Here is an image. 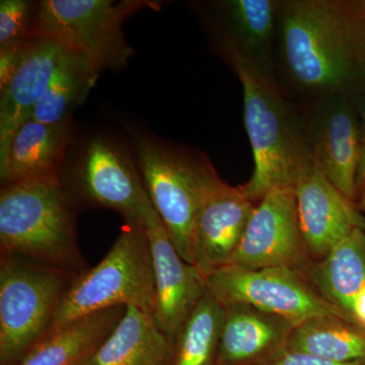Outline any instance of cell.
<instances>
[{"label":"cell","instance_id":"6da1fadb","mask_svg":"<svg viewBox=\"0 0 365 365\" xmlns=\"http://www.w3.org/2000/svg\"><path fill=\"white\" fill-rule=\"evenodd\" d=\"M275 81L297 108L365 90V14L359 0H281Z\"/></svg>","mask_w":365,"mask_h":365},{"label":"cell","instance_id":"7a4b0ae2","mask_svg":"<svg viewBox=\"0 0 365 365\" xmlns=\"http://www.w3.org/2000/svg\"><path fill=\"white\" fill-rule=\"evenodd\" d=\"M230 66L242 83L245 127L254 157L253 175L241 187L258 204L271 190L294 186L313 158L302 110L276 83L242 64Z\"/></svg>","mask_w":365,"mask_h":365},{"label":"cell","instance_id":"3957f363","mask_svg":"<svg viewBox=\"0 0 365 365\" xmlns=\"http://www.w3.org/2000/svg\"><path fill=\"white\" fill-rule=\"evenodd\" d=\"M1 255H16L81 274L73 204L62 179L4 185L0 193Z\"/></svg>","mask_w":365,"mask_h":365},{"label":"cell","instance_id":"277c9868","mask_svg":"<svg viewBox=\"0 0 365 365\" xmlns=\"http://www.w3.org/2000/svg\"><path fill=\"white\" fill-rule=\"evenodd\" d=\"M137 165L151 204L177 251L193 264L192 235L208 194L223 180L199 151L168 148L150 137L134 139Z\"/></svg>","mask_w":365,"mask_h":365},{"label":"cell","instance_id":"5b68a950","mask_svg":"<svg viewBox=\"0 0 365 365\" xmlns=\"http://www.w3.org/2000/svg\"><path fill=\"white\" fill-rule=\"evenodd\" d=\"M125 223L105 258L74 280L49 332L111 307H134L153 316L155 276L144 222Z\"/></svg>","mask_w":365,"mask_h":365},{"label":"cell","instance_id":"8992f818","mask_svg":"<svg viewBox=\"0 0 365 365\" xmlns=\"http://www.w3.org/2000/svg\"><path fill=\"white\" fill-rule=\"evenodd\" d=\"M79 274L16 255L0 262V365H16L47 335Z\"/></svg>","mask_w":365,"mask_h":365},{"label":"cell","instance_id":"52a82bcc","mask_svg":"<svg viewBox=\"0 0 365 365\" xmlns=\"http://www.w3.org/2000/svg\"><path fill=\"white\" fill-rule=\"evenodd\" d=\"M150 0H44L38 4L31 40L47 41L85 55L100 69L121 71L134 54L122 26L140 9H160Z\"/></svg>","mask_w":365,"mask_h":365},{"label":"cell","instance_id":"ba28073f","mask_svg":"<svg viewBox=\"0 0 365 365\" xmlns=\"http://www.w3.org/2000/svg\"><path fill=\"white\" fill-rule=\"evenodd\" d=\"M206 287L222 306L237 302L251 304L282 317L295 325L316 317L332 316L348 319L338 307L323 299L302 273L294 269L249 270L227 265L209 274Z\"/></svg>","mask_w":365,"mask_h":365},{"label":"cell","instance_id":"9c48e42d","mask_svg":"<svg viewBox=\"0 0 365 365\" xmlns=\"http://www.w3.org/2000/svg\"><path fill=\"white\" fill-rule=\"evenodd\" d=\"M72 189L83 202L117 211L125 222L143 223L153 206L138 165L121 145L105 137L86 144L74 168Z\"/></svg>","mask_w":365,"mask_h":365},{"label":"cell","instance_id":"30bf717a","mask_svg":"<svg viewBox=\"0 0 365 365\" xmlns=\"http://www.w3.org/2000/svg\"><path fill=\"white\" fill-rule=\"evenodd\" d=\"M312 258L297 213L294 186L271 190L257 204L228 265L249 270L285 267L304 274Z\"/></svg>","mask_w":365,"mask_h":365},{"label":"cell","instance_id":"8fae6325","mask_svg":"<svg viewBox=\"0 0 365 365\" xmlns=\"http://www.w3.org/2000/svg\"><path fill=\"white\" fill-rule=\"evenodd\" d=\"M279 6L280 0H223L209 4V28L230 66L242 64L276 83L274 57Z\"/></svg>","mask_w":365,"mask_h":365},{"label":"cell","instance_id":"7c38bea8","mask_svg":"<svg viewBox=\"0 0 365 365\" xmlns=\"http://www.w3.org/2000/svg\"><path fill=\"white\" fill-rule=\"evenodd\" d=\"M300 110L314 163L346 197L356 202L362 126L352 98L336 96Z\"/></svg>","mask_w":365,"mask_h":365},{"label":"cell","instance_id":"4fadbf2b","mask_svg":"<svg viewBox=\"0 0 365 365\" xmlns=\"http://www.w3.org/2000/svg\"><path fill=\"white\" fill-rule=\"evenodd\" d=\"M155 276L153 318L175 344L186 319L207 290L206 278L182 258L153 206L144 215Z\"/></svg>","mask_w":365,"mask_h":365},{"label":"cell","instance_id":"5bb4252c","mask_svg":"<svg viewBox=\"0 0 365 365\" xmlns=\"http://www.w3.org/2000/svg\"><path fill=\"white\" fill-rule=\"evenodd\" d=\"M302 235L312 260L324 258L356 228L365 230V217L356 202L346 197L314 160L294 184Z\"/></svg>","mask_w":365,"mask_h":365},{"label":"cell","instance_id":"9a60e30c","mask_svg":"<svg viewBox=\"0 0 365 365\" xmlns=\"http://www.w3.org/2000/svg\"><path fill=\"white\" fill-rule=\"evenodd\" d=\"M256 206L241 185L232 187L225 181L206 197L192 235L193 265L204 277L230 263Z\"/></svg>","mask_w":365,"mask_h":365},{"label":"cell","instance_id":"2e32d148","mask_svg":"<svg viewBox=\"0 0 365 365\" xmlns=\"http://www.w3.org/2000/svg\"><path fill=\"white\" fill-rule=\"evenodd\" d=\"M67 50L47 41H31L6 79L0 81V153L14 132L32 119Z\"/></svg>","mask_w":365,"mask_h":365},{"label":"cell","instance_id":"e0dca14e","mask_svg":"<svg viewBox=\"0 0 365 365\" xmlns=\"http://www.w3.org/2000/svg\"><path fill=\"white\" fill-rule=\"evenodd\" d=\"M71 141V121L45 124L29 120L14 132L6 150L0 153L2 185L61 179Z\"/></svg>","mask_w":365,"mask_h":365},{"label":"cell","instance_id":"ac0fdd59","mask_svg":"<svg viewBox=\"0 0 365 365\" xmlns=\"http://www.w3.org/2000/svg\"><path fill=\"white\" fill-rule=\"evenodd\" d=\"M216 365H256L287 345L294 323L251 304H227Z\"/></svg>","mask_w":365,"mask_h":365},{"label":"cell","instance_id":"d6986e66","mask_svg":"<svg viewBox=\"0 0 365 365\" xmlns=\"http://www.w3.org/2000/svg\"><path fill=\"white\" fill-rule=\"evenodd\" d=\"M174 343L153 314L127 307L109 337L91 357L93 365H172Z\"/></svg>","mask_w":365,"mask_h":365},{"label":"cell","instance_id":"ffe728a7","mask_svg":"<svg viewBox=\"0 0 365 365\" xmlns=\"http://www.w3.org/2000/svg\"><path fill=\"white\" fill-rule=\"evenodd\" d=\"M317 292L349 319L350 307L365 288V230L356 228L302 274Z\"/></svg>","mask_w":365,"mask_h":365},{"label":"cell","instance_id":"44dd1931","mask_svg":"<svg viewBox=\"0 0 365 365\" xmlns=\"http://www.w3.org/2000/svg\"><path fill=\"white\" fill-rule=\"evenodd\" d=\"M126 309L111 307L51 331L16 365H74L88 359L114 331Z\"/></svg>","mask_w":365,"mask_h":365},{"label":"cell","instance_id":"7402d4cb","mask_svg":"<svg viewBox=\"0 0 365 365\" xmlns=\"http://www.w3.org/2000/svg\"><path fill=\"white\" fill-rule=\"evenodd\" d=\"M285 347L339 364L365 365V328L339 317H316L297 324Z\"/></svg>","mask_w":365,"mask_h":365},{"label":"cell","instance_id":"603a6c76","mask_svg":"<svg viewBox=\"0 0 365 365\" xmlns=\"http://www.w3.org/2000/svg\"><path fill=\"white\" fill-rule=\"evenodd\" d=\"M101 72L85 55L67 50L32 119L45 124L71 121L72 113L85 103Z\"/></svg>","mask_w":365,"mask_h":365},{"label":"cell","instance_id":"cb8c5ba5","mask_svg":"<svg viewBox=\"0 0 365 365\" xmlns=\"http://www.w3.org/2000/svg\"><path fill=\"white\" fill-rule=\"evenodd\" d=\"M225 307L209 290L182 325L172 365H216Z\"/></svg>","mask_w":365,"mask_h":365},{"label":"cell","instance_id":"d4e9b609","mask_svg":"<svg viewBox=\"0 0 365 365\" xmlns=\"http://www.w3.org/2000/svg\"><path fill=\"white\" fill-rule=\"evenodd\" d=\"M26 0L0 2V81L13 71L31 43V28L36 9Z\"/></svg>","mask_w":365,"mask_h":365},{"label":"cell","instance_id":"484cf974","mask_svg":"<svg viewBox=\"0 0 365 365\" xmlns=\"http://www.w3.org/2000/svg\"><path fill=\"white\" fill-rule=\"evenodd\" d=\"M256 365H364L339 364L333 360L324 359L312 353L288 349L287 347L273 353L267 359L262 360Z\"/></svg>","mask_w":365,"mask_h":365},{"label":"cell","instance_id":"4316f807","mask_svg":"<svg viewBox=\"0 0 365 365\" xmlns=\"http://www.w3.org/2000/svg\"><path fill=\"white\" fill-rule=\"evenodd\" d=\"M355 107H356L357 112L360 117L362 126V155L361 160H360L359 172H357L356 179V197L359 194L360 188L365 182V90L351 98Z\"/></svg>","mask_w":365,"mask_h":365},{"label":"cell","instance_id":"83f0119b","mask_svg":"<svg viewBox=\"0 0 365 365\" xmlns=\"http://www.w3.org/2000/svg\"><path fill=\"white\" fill-rule=\"evenodd\" d=\"M349 319L365 328V288L356 295L350 307Z\"/></svg>","mask_w":365,"mask_h":365},{"label":"cell","instance_id":"f1b7e54d","mask_svg":"<svg viewBox=\"0 0 365 365\" xmlns=\"http://www.w3.org/2000/svg\"><path fill=\"white\" fill-rule=\"evenodd\" d=\"M356 204L357 206H359L360 212H361L365 217V182L364 184L362 185L361 188H360L359 194H357Z\"/></svg>","mask_w":365,"mask_h":365},{"label":"cell","instance_id":"f546056e","mask_svg":"<svg viewBox=\"0 0 365 365\" xmlns=\"http://www.w3.org/2000/svg\"><path fill=\"white\" fill-rule=\"evenodd\" d=\"M91 357H88V359H86L81 360V361H79L78 362V364H76L74 365H93L91 364Z\"/></svg>","mask_w":365,"mask_h":365},{"label":"cell","instance_id":"4dcf8cb0","mask_svg":"<svg viewBox=\"0 0 365 365\" xmlns=\"http://www.w3.org/2000/svg\"><path fill=\"white\" fill-rule=\"evenodd\" d=\"M360 7H361L362 11L365 14V0H359Z\"/></svg>","mask_w":365,"mask_h":365}]
</instances>
